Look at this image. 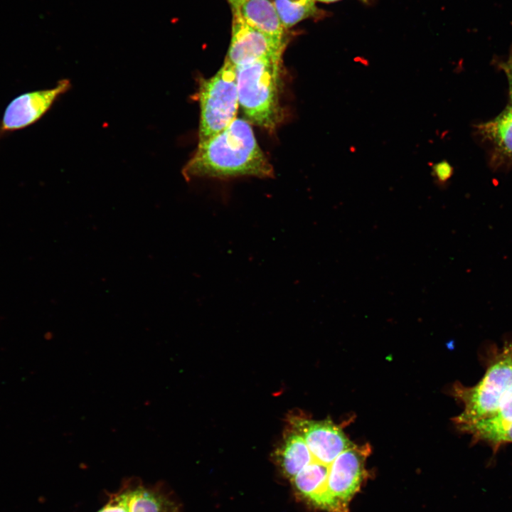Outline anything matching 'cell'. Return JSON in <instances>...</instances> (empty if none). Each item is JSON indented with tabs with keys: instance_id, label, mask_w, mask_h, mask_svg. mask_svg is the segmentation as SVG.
<instances>
[{
	"instance_id": "obj_1",
	"label": "cell",
	"mask_w": 512,
	"mask_h": 512,
	"mask_svg": "<svg viewBox=\"0 0 512 512\" xmlns=\"http://www.w3.org/2000/svg\"><path fill=\"white\" fill-rule=\"evenodd\" d=\"M187 181L195 178L227 180L240 176L269 178L273 167L260 147L250 123L236 118L212 138L198 143L182 169Z\"/></svg>"
},
{
	"instance_id": "obj_2",
	"label": "cell",
	"mask_w": 512,
	"mask_h": 512,
	"mask_svg": "<svg viewBox=\"0 0 512 512\" xmlns=\"http://www.w3.org/2000/svg\"><path fill=\"white\" fill-rule=\"evenodd\" d=\"M235 67L239 107L246 120L273 131L283 119L282 60L256 59Z\"/></svg>"
},
{
	"instance_id": "obj_3",
	"label": "cell",
	"mask_w": 512,
	"mask_h": 512,
	"mask_svg": "<svg viewBox=\"0 0 512 512\" xmlns=\"http://www.w3.org/2000/svg\"><path fill=\"white\" fill-rule=\"evenodd\" d=\"M512 389V341H506L488 359L483 378L469 387L455 383L452 395L464 406L453 422L459 427L493 415Z\"/></svg>"
},
{
	"instance_id": "obj_4",
	"label": "cell",
	"mask_w": 512,
	"mask_h": 512,
	"mask_svg": "<svg viewBox=\"0 0 512 512\" xmlns=\"http://www.w3.org/2000/svg\"><path fill=\"white\" fill-rule=\"evenodd\" d=\"M200 106L198 143L225 129L235 119L239 107L235 67L225 59L211 78L201 79L197 92Z\"/></svg>"
},
{
	"instance_id": "obj_5",
	"label": "cell",
	"mask_w": 512,
	"mask_h": 512,
	"mask_svg": "<svg viewBox=\"0 0 512 512\" xmlns=\"http://www.w3.org/2000/svg\"><path fill=\"white\" fill-rule=\"evenodd\" d=\"M370 450L368 444L355 445L341 453L329 466L327 487L332 512H348V503L365 478V463Z\"/></svg>"
},
{
	"instance_id": "obj_6",
	"label": "cell",
	"mask_w": 512,
	"mask_h": 512,
	"mask_svg": "<svg viewBox=\"0 0 512 512\" xmlns=\"http://www.w3.org/2000/svg\"><path fill=\"white\" fill-rule=\"evenodd\" d=\"M70 87V81L65 79L58 81L53 87L16 96L6 106L0 119V139L36 123Z\"/></svg>"
},
{
	"instance_id": "obj_7",
	"label": "cell",
	"mask_w": 512,
	"mask_h": 512,
	"mask_svg": "<svg viewBox=\"0 0 512 512\" xmlns=\"http://www.w3.org/2000/svg\"><path fill=\"white\" fill-rule=\"evenodd\" d=\"M231 39L225 60L236 66L247 61L268 58L281 60L286 41L272 38L247 25L232 8Z\"/></svg>"
},
{
	"instance_id": "obj_8",
	"label": "cell",
	"mask_w": 512,
	"mask_h": 512,
	"mask_svg": "<svg viewBox=\"0 0 512 512\" xmlns=\"http://www.w3.org/2000/svg\"><path fill=\"white\" fill-rule=\"evenodd\" d=\"M289 424L304 439L312 460L328 466L341 453L356 445L329 419L311 420L296 416L289 419Z\"/></svg>"
},
{
	"instance_id": "obj_9",
	"label": "cell",
	"mask_w": 512,
	"mask_h": 512,
	"mask_svg": "<svg viewBox=\"0 0 512 512\" xmlns=\"http://www.w3.org/2000/svg\"><path fill=\"white\" fill-rule=\"evenodd\" d=\"M112 494L119 512H180L171 492L159 484L146 485L130 479Z\"/></svg>"
},
{
	"instance_id": "obj_10",
	"label": "cell",
	"mask_w": 512,
	"mask_h": 512,
	"mask_svg": "<svg viewBox=\"0 0 512 512\" xmlns=\"http://www.w3.org/2000/svg\"><path fill=\"white\" fill-rule=\"evenodd\" d=\"M252 28L279 41H286L284 28L273 0H244L231 6Z\"/></svg>"
},
{
	"instance_id": "obj_11",
	"label": "cell",
	"mask_w": 512,
	"mask_h": 512,
	"mask_svg": "<svg viewBox=\"0 0 512 512\" xmlns=\"http://www.w3.org/2000/svg\"><path fill=\"white\" fill-rule=\"evenodd\" d=\"M274 457L281 472L288 480L312 461L304 439L292 428L285 434Z\"/></svg>"
},
{
	"instance_id": "obj_12",
	"label": "cell",
	"mask_w": 512,
	"mask_h": 512,
	"mask_svg": "<svg viewBox=\"0 0 512 512\" xmlns=\"http://www.w3.org/2000/svg\"><path fill=\"white\" fill-rule=\"evenodd\" d=\"M462 432L471 436L473 443L487 444L496 453L501 446L512 443V422H500L490 418L457 427Z\"/></svg>"
},
{
	"instance_id": "obj_13",
	"label": "cell",
	"mask_w": 512,
	"mask_h": 512,
	"mask_svg": "<svg viewBox=\"0 0 512 512\" xmlns=\"http://www.w3.org/2000/svg\"><path fill=\"white\" fill-rule=\"evenodd\" d=\"M479 130L502 151L512 156V107L510 105L494 119L480 124Z\"/></svg>"
},
{
	"instance_id": "obj_14",
	"label": "cell",
	"mask_w": 512,
	"mask_h": 512,
	"mask_svg": "<svg viewBox=\"0 0 512 512\" xmlns=\"http://www.w3.org/2000/svg\"><path fill=\"white\" fill-rule=\"evenodd\" d=\"M275 9L284 28L315 15L318 9L315 0H273Z\"/></svg>"
},
{
	"instance_id": "obj_15",
	"label": "cell",
	"mask_w": 512,
	"mask_h": 512,
	"mask_svg": "<svg viewBox=\"0 0 512 512\" xmlns=\"http://www.w3.org/2000/svg\"><path fill=\"white\" fill-rule=\"evenodd\" d=\"M431 171L432 176L437 186H443L452 176L453 170L447 161L442 160L433 164Z\"/></svg>"
},
{
	"instance_id": "obj_16",
	"label": "cell",
	"mask_w": 512,
	"mask_h": 512,
	"mask_svg": "<svg viewBox=\"0 0 512 512\" xmlns=\"http://www.w3.org/2000/svg\"><path fill=\"white\" fill-rule=\"evenodd\" d=\"M488 418L500 422H512V389L503 398L495 413Z\"/></svg>"
},
{
	"instance_id": "obj_17",
	"label": "cell",
	"mask_w": 512,
	"mask_h": 512,
	"mask_svg": "<svg viewBox=\"0 0 512 512\" xmlns=\"http://www.w3.org/2000/svg\"><path fill=\"white\" fill-rule=\"evenodd\" d=\"M499 65L500 68L503 70L507 77L511 100L510 106L512 107V55H510L506 61L501 62Z\"/></svg>"
},
{
	"instance_id": "obj_18",
	"label": "cell",
	"mask_w": 512,
	"mask_h": 512,
	"mask_svg": "<svg viewBox=\"0 0 512 512\" xmlns=\"http://www.w3.org/2000/svg\"><path fill=\"white\" fill-rule=\"evenodd\" d=\"M231 6H235L244 0H227Z\"/></svg>"
},
{
	"instance_id": "obj_19",
	"label": "cell",
	"mask_w": 512,
	"mask_h": 512,
	"mask_svg": "<svg viewBox=\"0 0 512 512\" xmlns=\"http://www.w3.org/2000/svg\"><path fill=\"white\" fill-rule=\"evenodd\" d=\"M315 1H318L324 2V3H331V2L337 1L339 0H315Z\"/></svg>"
},
{
	"instance_id": "obj_20",
	"label": "cell",
	"mask_w": 512,
	"mask_h": 512,
	"mask_svg": "<svg viewBox=\"0 0 512 512\" xmlns=\"http://www.w3.org/2000/svg\"><path fill=\"white\" fill-rule=\"evenodd\" d=\"M362 1H368V0H362Z\"/></svg>"
}]
</instances>
